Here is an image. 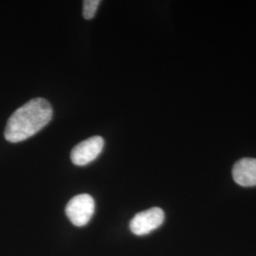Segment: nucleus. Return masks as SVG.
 I'll use <instances>...</instances> for the list:
<instances>
[{
	"mask_svg": "<svg viewBox=\"0 0 256 256\" xmlns=\"http://www.w3.org/2000/svg\"><path fill=\"white\" fill-rule=\"evenodd\" d=\"M52 108L43 98H36L23 104L10 117L5 138L12 144L26 140L45 128L52 118Z\"/></svg>",
	"mask_w": 256,
	"mask_h": 256,
	"instance_id": "1",
	"label": "nucleus"
},
{
	"mask_svg": "<svg viewBox=\"0 0 256 256\" xmlns=\"http://www.w3.org/2000/svg\"><path fill=\"white\" fill-rule=\"evenodd\" d=\"M95 212V202L90 194H81L72 198L66 207V214L77 226L86 225Z\"/></svg>",
	"mask_w": 256,
	"mask_h": 256,
	"instance_id": "2",
	"label": "nucleus"
},
{
	"mask_svg": "<svg viewBox=\"0 0 256 256\" xmlns=\"http://www.w3.org/2000/svg\"><path fill=\"white\" fill-rule=\"evenodd\" d=\"M164 221V212L154 207L137 214L129 224L131 232L136 236H146L158 229Z\"/></svg>",
	"mask_w": 256,
	"mask_h": 256,
	"instance_id": "3",
	"label": "nucleus"
},
{
	"mask_svg": "<svg viewBox=\"0 0 256 256\" xmlns=\"http://www.w3.org/2000/svg\"><path fill=\"white\" fill-rule=\"evenodd\" d=\"M104 140L100 136H94L82 140L74 146L70 153V158L74 164L84 166L95 160L102 151Z\"/></svg>",
	"mask_w": 256,
	"mask_h": 256,
	"instance_id": "4",
	"label": "nucleus"
},
{
	"mask_svg": "<svg viewBox=\"0 0 256 256\" xmlns=\"http://www.w3.org/2000/svg\"><path fill=\"white\" fill-rule=\"evenodd\" d=\"M232 178L243 187L256 186V158H245L238 160L232 168Z\"/></svg>",
	"mask_w": 256,
	"mask_h": 256,
	"instance_id": "5",
	"label": "nucleus"
},
{
	"mask_svg": "<svg viewBox=\"0 0 256 256\" xmlns=\"http://www.w3.org/2000/svg\"><path fill=\"white\" fill-rule=\"evenodd\" d=\"M100 0H84L82 2V16L88 20L93 18L100 5Z\"/></svg>",
	"mask_w": 256,
	"mask_h": 256,
	"instance_id": "6",
	"label": "nucleus"
}]
</instances>
